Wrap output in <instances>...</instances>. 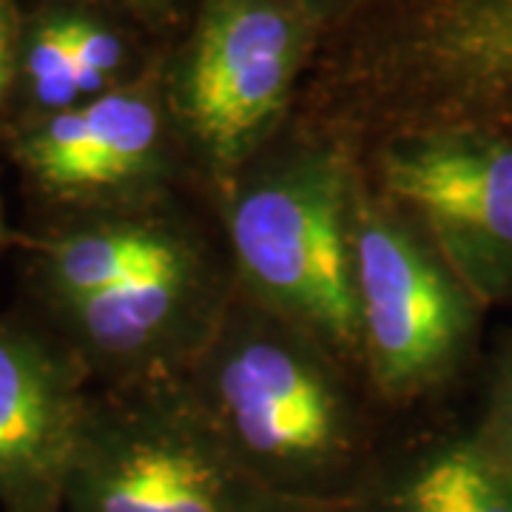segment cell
Returning a JSON list of instances; mask_svg holds the SVG:
<instances>
[{
  "label": "cell",
  "instance_id": "6da1fadb",
  "mask_svg": "<svg viewBox=\"0 0 512 512\" xmlns=\"http://www.w3.org/2000/svg\"><path fill=\"white\" fill-rule=\"evenodd\" d=\"M183 379L225 444L276 493L342 512L373 464L348 362L237 288Z\"/></svg>",
  "mask_w": 512,
  "mask_h": 512
},
{
  "label": "cell",
  "instance_id": "7a4b0ae2",
  "mask_svg": "<svg viewBox=\"0 0 512 512\" xmlns=\"http://www.w3.org/2000/svg\"><path fill=\"white\" fill-rule=\"evenodd\" d=\"M302 120L350 143L461 126L512 140V0H384L322 40Z\"/></svg>",
  "mask_w": 512,
  "mask_h": 512
},
{
  "label": "cell",
  "instance_id": "3957f363",
  "mask_svg": "<svg viewBox=\"0 0 512 512\" xmlns=\"http://www.w3.org/2000/svg\"><path fill=\"white\" fill-rule=\"evenodd\" d=\"M362 163L348 137L291 123L220 197L234 288L362 367L353 288V200Z\"/></svg>",
  "mask_w": 512,
  "mask_h": 512
},
{
  "label": "cell",
  "instance_id": "277c9868",
  "mask_svg": "<svg viewBox=\"0 0 512 512\" xmlns=\"http://www.w3.org/2000/svg\"><path fill=\"white\" fill-rule=\"evenodd\" d=\"M328 32L305 0H194L163 55L165 103L220 197L291 126Z\"/></svg>",
  "mask_w": 512,
  "mask_h": 512
},
{
  "label": "cell",
  "instance_id": "5b68a950",
  "mask_svg": "<svg viewBox=\"0 0 512 512\" xmlns=\"http://www.w3.org/2000/svg\"><path fill=\"white\" fill-rule=\"evenodd\" d=\"M66 512H330L276 493L225 444L185 379L92 399Z\"/></svg>",
  "mask_w": 512,
  "mask_h": 512
},
{
  "label": "cell",
  "instance_id": "8992f818",
  "mask_svg": "<svg viewBox=\"0 0 512 512\" xmlns=\"http://www.w3.org/2000/svg\"><path fill=\"white\" fill-rule=\"evenodd\" d=\"M353 288L362 370L384 399L430 396L470 362L481 302L367 174L353 200Z\"/></svg>",
  "mask_w": 512,
  "mask_h": 512
},
{
  "label": "cell",
  "instance_id": "52a82bcc",
  "mask_svg": "<svg viewBox=\"0 0 512 512\" xmlns=\"http://www.w3.org/2000/svg\"><path fill=\"white\" fill-rule=\"evenodd\" d=\"M367 180L433 242L481 308L512 305V140L433 126L373 140Z\"/></svg>",
  "mask_w": 512,
  "mask_h": 512
},
{
  "label": "cell",
  "instance_id": "ba28073f",
  "mask_svg": "<svg viewBox=\"0 0 512 512\" xmlns=\"http://www.w3.org/2000/svg\"><path fill=\"white\" fill-rule=\"evenodd\" d=\"M163 55L114 92L23 120L12 137L23 174L43 194L94 211L163 200L185 157L165 103Z\"/></svg>",
  "mask_w": 512,
  "mask_h": 512
},
{
  "label": "cell",
  "instance_id": "9c48e42d",
  "mask_svg": "<svg viewBox=\"0 0 512 512\" xmlns=\"http://www.w3.org/2000/svg\"><path fill=\"white\" fill-rule=\"evenodd\" d=\"M234 279L208 262L114 291L52 302L60 342L114 387L183 379L228 305Z\"/></svg>",
  "mask_w": 512,
  "mask_h": 512
},
{
  "label": "cell",
  "instance_id": "30bf717a",
  "mask_svg": "<svg viewBox=\"0 0 512 512\" xmlns=\"http://www.w3.org/2000/svg\"><path fill=\"white\" fill-rule=\"evenodd\" d=\"M86 367L35 328L0 319V504L60 512L89 416Z\"/></svg>",
  "mask_w": 512,
  "mask_h": 512
},
{
  "label": "cell",
  "instance_id": "8fae6325",
  "mask_svg": "<svg viewBox=\"0 0 512 512\" xmlns=\"http://www.w3.org/2000/svg\"><path fill=\"white\" fill-rule=\"evenodd\" d=\"M208 262L214 256L200 231L160 200L94 211L57 228L37 245L35 279L46 305H52Z\"/></svg>",
  "mask_w": 512,
  "mask_h": 512
},
{
  "label": "cell",
  "instance_id": "7c38bea8",
  "mask_svg": "<svg viewBox=\"0 0 512 512\" xmlns=\"http://www.w3.org/2000/svg\"><path fill=\"white\" fill-rule=\"evenodd\" d=\"M342 512H512V470L476 433L421 439L373 461Z\"/></svg>",
  "mask_w": 512,
  "mask_h": 512
},
{
  "label": "cell",
  "instance_id": "4fadbf2b",
  "mask_svg": "<svg viewBox=\"0 0 512 512\" xmlns=\"http://www.w3.org/2000/svg\"><path fill=\"white\" fill-rule=\"evenodd\" d=\"M15 94L23 103L26 120L86 103L74 60L69 0H43L23 15Z\"/></svg>",
  "mask_w": 512,
  "mask_h": 512
},
{
  "label": "cell",
  "instance_id": "5bb4252c",
  "mask_svg": "<svg viewBox=\"0 0 512 512\" xmlns=\"http://www.w3.org/2000/svg\"><path fill=\"white\" fill-rule=\"evenodd\" d=\"M476 439L512 470V345L495 359Z\"/></svg>",
  "mask_w": 512,
  "mask_h": 512
},
{
  "label": "cell",
  "instance_id": "9a60e30c",
  "mask_svg": "<svg viewBox=\"0 0 512 512\" xmlns=\"http://www.w3.org/2000/svg\"><path fill=\"white\" fill-rule=\"evenodd\" d=\"M86 3L103 6L114 15L131 20L157 43L180 35L194 6V0H86Z\"/></svg>",
  "mask_w": 512,
  "mask_h": 512
},
{
  "label": "cell",
  "instance_id": "2e32d148",
  "mask_svg": "<svg viewBox=\"0 0 512 512\" xmlns=\"http://www.w3.org/2000/svg\"><path fill=\"white\" fill-rule=\"evenodd\" d=\"M20 0H0V117L15 94V72H18V40L23 26Z\"/></svg>",
  "mask_w": 512,
  "mask_h": 512
},
{
  "label": "cell",
  "instance_id": "e0dca14e",
  "mask_svg": "<svg viewBox=\"0 0 512 512\" xmlns=\"http://www.w3.org/2000/svg\"><path fill=\"white\" fill-rule=\"evenodd\" d=\"M319 18L328 23V29L333 32L336 26H342L345 20L356 18L359 12H365L370 6H379L384 0H305Z\"/></svg>",
  "mask_w": 512,
  "mask_h": 512
},
{
  "label": "cell",
  "instance_id": "ac0fdd59",
  "mask_svg": "<svg viewBox=\"0 0 512 512\" xmlns=\"http://www.w3.org/2000/svg\"><path fill=\"white\" fill-rule=\"evenodd\" d=\"M9 237V228H6V217H3V205H0V245Z\"/></svg>",
  "mask_w": 512,
  "mask_h": 512
}]
</instances>
